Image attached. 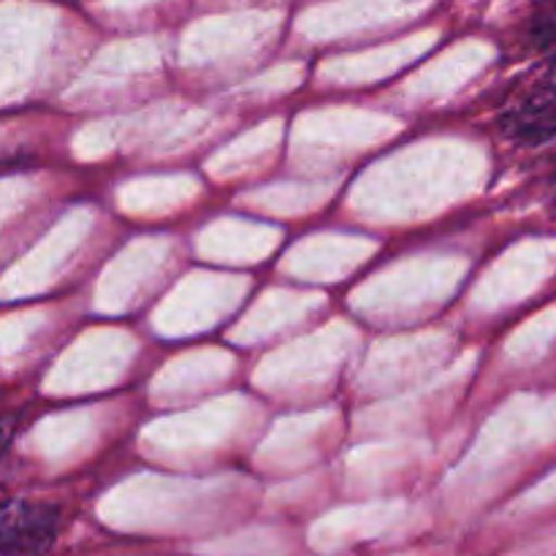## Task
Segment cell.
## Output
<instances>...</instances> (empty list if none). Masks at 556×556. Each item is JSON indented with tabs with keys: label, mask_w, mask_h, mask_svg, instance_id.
<instances>
[{
	"label": "cell",
	"mask_w": 556,
	"mask_h": 556,
	"mask_svg": "<svg viewBox=\"0 0 556 556\" xmlns=\"http://www.w3.org/2000/svg\"><path fill=\"white\" fill-rule=\"evenodd\" d=\"M60 530L54 505L9 503L0 505V556H43Z\"/></svg>",
	"instance_id": "obj_1"
},
{
	"label": "cell",
	"mask_w": 556,
	"mask_h": 556,
	"mask_svg": "<svg viewBox=\"0 0 556 556\" xmlns=\"http://www.w3.org/2000/svg\"><path fill=\"white\" fill-rule=\"evenodd\" d=\"M503 130L521 144H543L556 136V87L538 81L503 117Z\"/></svg>",
	"instance_id": "obj_2"
},
{
	"label": "cell",
	"mask_w": 556,
	"mask_h": 556,
	"mask_svg": "<svg viewBox=\"0 0 556 556\" xmlns=\"http://www.w3.org/2000/svg\"><path fill=\"white\" fill-rule=\"evenodd\" d=\"M532 33H535V41L543 43V47H548V43H556V0H554V3H548L546 9L538 14Z\"/></svg>",
	"instance_id": "obj_3"
},
{
	"label": "cell",
	"mask_w": 556,
	"mask_h": 556,
	"mask_svg": "<svg viewBox=\"0 0 556 556\" xmlns=\"http://www.w3.org/2000/svg\"><path fill=\"white\" fill-rule=\"evenodd\" d=\"M16 427H20V418L16 416H0V456L5 454V448H9L11 440H14Z\"/></svg>",
	"instance_id": "obj_4"
},
{
	"label": "cell",
	"mask_w": 556,
	"mask_h": 556,
	"mask_svg": "<svg viewBox=\"0 0 556 556\" xmlns=\"http://www.w3.org/2000/svg\"><path fill=\"white\" fill-rule=\"evenodd\" d=\"M5 503V494L3 492H0V505H3Z\"/></svg>",
	"instance_id": "obj_5"
}]
</instances>
